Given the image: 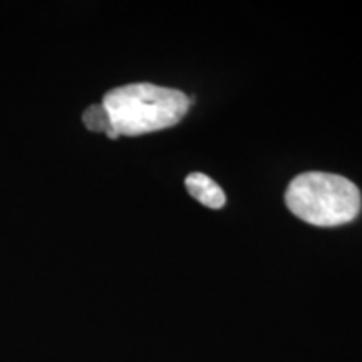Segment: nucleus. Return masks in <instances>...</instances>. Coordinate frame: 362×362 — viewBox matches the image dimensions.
Listing matches in <instances>:
<instances>
[{"mask_svg":"<svg viewBox=\"0 0 362 362\" xmlns=\"http://www.w3.org/2000/svg\"><path fill=\"white\" fill-rule=\"evenodd\" d=\"M188 193L192 194L194 200H198L202 205H205L211 210H218L225 205L226 198L223 189L218 187V183L203 173H192L187 176Z\"/></svg>","mask_w":362,"mask_h":362,"instance_id":"7ed1b4c3","label":"nucleus"},{"mask_svg":"<svg viewBox=\"0 0 362 362\" xmlns=\"http://www.w3.org/2000/svg\"><path fill=\"white\" fill-rule=\"evenodd\" d=\"M285 203L293 215L307 223L339 226L359 215L361 192L344 176L310 171L291 181Z\"/></svg>","mask_w":362,"mask_h":362,"instance_id":"f03ea898","label":"nucleus"},{"mask_svg":"<svg viewBox=\"0 0 362 362\" xmlns=\"http://www.w3.org/2000/svg\"><path fill=\"white\" fill-rule=\"evenodd\" d=\"M83 121H84L86 128H88L89 131H93V133L106 134L107 131L112 128L111 117H110V115H107L106 107L103 106V103L89 106L88 110L84 111Z\"/></svg>","mask_w":362,"mask_h":362,"instance_id":"20e7f679","label":"nucleus"},{"mask_svg":"<svg viewBox=\"0 0 362 362\" xmlns=\"http://www.w3.org/2000/svg\"><path fill=\"white\" fill-rule=\"evenodd\" d=\"M189 98L178 89L128 84L107 90L103 106L119 136H141L178 124L189 110Z\"/></svg>","mask_w":362,"mask_h":362,"instance_id":"f257e3e1","label":"nucleus"}]
</instances>
